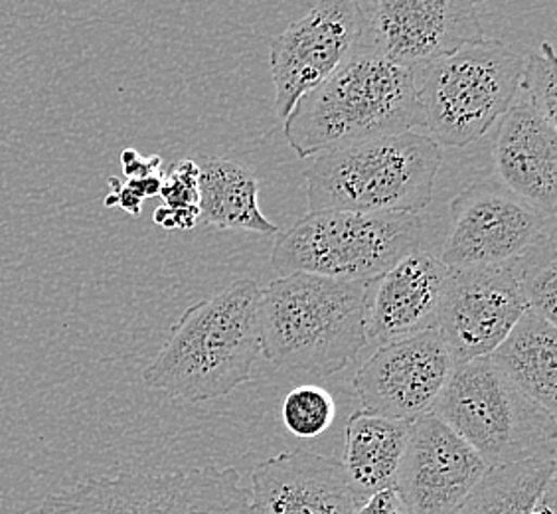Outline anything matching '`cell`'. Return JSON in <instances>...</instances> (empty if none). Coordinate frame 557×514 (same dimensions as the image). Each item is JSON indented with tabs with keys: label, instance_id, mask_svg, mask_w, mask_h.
<instances>
[{
	"label": "cell",
	"instance_id": "1",
	"mask_svg": "<svg viewBox=\"0 0 557 514\" xmlns=\"http://www.w3.org/2000/svg\"><path fill=\"white\" fill-rule=\"evenodd\" d=\"M261 285L237 279L190 305L145 372V384L193 404L230 396L261 356Z\"/></svg>",
	"mask_w": 557,
	"mask_h": 514
},
{
	"label": "cell",
	"instance_id": "2",
	"mask_svg": "<svg viewBox=\"0 0 557 514\" xmlns=\"http://www.w3.org/2000/svg\"><path fill=\"white\" fill-rule=\"evenodd\" d=\"M372 283L290 273L261 290V356L305 372L336 375L366 348V307Z\"/></svg>",
	"mask_w": 557,
	"mask_h": 514
},
{
	"label": "cell",
	"instance_id": "3",
	"mask_svg": "<svg viewBox=\"0 0 557 514\" xmlns=\"http://www.w3.org/2000/svg\"><path fill=\"white\" fill-rule=\"evenodd\" d=\"M411 68L394 64L362 42L321 86L300 97L285 119V137L299 159L358 140L418 127Z\"/></svg>",
	"mask_w": 557,
	"mask_h": 514
},
{
	"label": "cell",
	"instance_id": "4",
	"mask_svg": "<svg viewBox=\"0 0 557 514\" xmlns=\"http://www.w3.org/2000/svg\"><path fill=\"white\" fill-rule=\"evenodd\" d=\"M443 149L408 131L317 155L305 169L309 212L416 215L428 208Z\"/></svg>",
	"mask_w": 557,
	"mask_h": 514
},
{
	"label": "cell",
	"instance_id": "5",
	"mask_svg": "<svg viewBox=\"0 0 557 514\" xmlns=\"http://www.w3.org/2000/svg\"><path fill=\"white\" fill-rule=\"evenodd\" d=\"M525 56L498 40L467 44L457 52L411 68L418 127L443 147L481 139L512 108Z\"/></svg>",
	"mask_w": 557,
	"mask_h": 514
},
{
	"label": "cell",
	"instance_id": "6",
	"mask_svg": "<svg viewBox=\"0 0 557 514\" xmlns=\"http://www.w3.org/2000/svg\"><path fill=\"white\" fill-rule=\"evenodd\" d=\"M431 414L467 441L488 469L556 460V416L520 394L488 356L455 366Z\"/></svg>",
	"mask_w": 557,
	"mask_h": 514
},
{
	"label": "cell",
	"instance_id": "7",
	"mask_svg": "<svg viewBox=\"0 0 557 514\" xmlns=\"http://www.w3.org/2000/svg\"><path fill=\"white\" fill-rule=\"evenodd\" d=\"M423 222L416 215L309 212L277 236L271 266L278 278L307 273L372 283L418 252Z\"/></svg>",
	"mask_w": 557,
	"mask_h": 514
},
{
	"label": "cell",
	"instance_id": "8",
	"mask_svg": "<svg viewBox=\"0 0 557 514\" xmlns=\"http://www.w3.org/2000/svg\"><path fill=\"white\" fill-rule=\"evenodd\" d=\"M36 514H249V491L234 467L123 473L48 494Z\"/></svg>",
	"mask_w": 557,
	"mask_h": 514
},
{
	"label": "cell",
	"instance_id": "9",
	"mask_svg": "<svg viewBox=\"0 0 557 514\" xmlns=\"http://www.w3.org/2000/svg\"><path fill=\"white\" fill-rule=\"evenodd\" d=\"M552 228L556 218L510 193L493 174L467 186L450 203L441 261L447 268L508 266Z\"/></svg>",
	"mask_w": 557,
	"mask_h": 514
},
{
	"label": "cell",
	"instance_id": "10",
	"mask_svg": "<svg viewBox=\"0 0 557 514\" xmlns=\"http://www.w3.org/2000/svg\"><path fill=\"white\" fill-rule=\"evenodd\" d=\"M366 19L358 0H324L269 44L275 113L287 119L300 97L341 68L364 42Z\"/></svg>",
	"mask_w": 557,
	"mask_h": 514
},
{
	"label": "cell",
	"instance_id": "11",
	"mask_svg": "<svg viewBox=\"0 0 557 514\" xmlns=\"http://www.w3.org/2000/svg\"><path fill=\"white\" fill-rule=\"evenodd\" d=\"M455 366L440 332H419L380 344L354 376V394L366 412L416 421L433 409Z\"/></svg>",
	"mask_w": 557,
	"mask_h": 514
},
{
	"label": "cell",
	"instance_id": "12",
	"mask_svg": "<svg viewBox=\"0 0 557 514\" xmlns=\"http://www.w3.org/2000/svg\"><path fill=\"white\" fill-rule=\"evenodd\" d=\"M528 311L512 264L449 268L437 332L455 365L483 358Z\"/></svg>",
	"mask_w": 557,
	"mask_h": 514
},
{
	"label": "cell",
	"instance_id": "13",
	"mask_svg": "<svg viewBox=\"0 0 557 514\" xmlns=\"http://www.w3.org/2000/svg\"><path fill=\"white\" fill-rule=\"evenodd\" d=\"M364 42L394 64L416 68L481 42L476 7L465 0L362 2Z\"/></svg>",
	"mask_w": 557,
	"mask_h": 514
},
{
	"label": "cell",
	"instance_id": "14",
	"mask_svg": "<svg viewBox=\"0 0 557 514\" xmlns=\"http://www.w3.org/2000/svg\"><path fill=\"white\" fill-rule=\"evenodd\" d=\"M486 469L471 445L429 412L411 421L394 491L411 514H455Z\"/></svg>",
	"mask_w": 557,
	"mask_h": 514
},
{
	"label": "cell",
	"instance_id": "15",
	"mask_svg": "<svg viewBox=\"0 0 557 514\" xmlns=\"http://www.w3.org/2000/svg\"><path fill=\"white\" fill-rule=\"evenodd\" d=\"M364 499L343 461L311 451H287L251 473L249 514H358Z\"/></svg>",
	"mask_w": 557,
	"mask_h": 514
},
{
	"label": "cell",
	"instance_id": "16",
	"mask_svg": "<svg viewBox=\"0 0 557 514\" xmlns=\"http://www.w3.org/2000/svg\"><path fill=\"white\" fill-rule=\"evenodd\" d=\"M447 276L449 268L441 257L418 249L372 281L366 307L368 344L437 331Z\"/></svg>",
	"mask_w": 557,
	"mask_h": 514
},
{
	"label": "cell",
	"instance_id": "17",
	"mask_svg": "<svg viewBox=\"0 0 557 514\" xmlns=\"http://www.w3.org/2000/svg\"><path fill=\"white\" fill-rule=\"evenodd\" d=\"M494 176L540 212L557 215V127L516 96L496 123Z\"/></svg>",
	"mask_w": 557,
	"mask_h": 514
},
{
	"label": "cell",
	"instance_id": "18",
	"mask_svg": "<svg viewBox=\"0 0 557 514\" xmlns=\"http://www.w3.org/2000/svg\"><path fill=\"white\" fill-rule=\"evenodd\" d=\"M198 225L277 236V225L259 208V183L244 164L198 155Z\"/></svg>",
	"mask_w": 557,
	"mask_h": 514
},
{
	"label": "cell",
	"instance_id": "19",
	"mask_svg": "<svg viewBox=\"0 0 557 514\" xmlns=\"http://www.w3.org/2000/svg\"><path fill=\"white\" fill-rule=\"evenodd\" d=\"M556 325L525 311L488 360L520 394L556 416Z\"/></svg>",
	"mask_w": 557,
	"mask_h": 514
},
{
	"label": "cell",
	"instance_id": "20",
	"mask_svg": "<svg viewBox=\"0 0 557 514\" xmlns=\"http://www.w3.org/2000/svg\"><path fill=\"white\" fill-rule=\"evenodd\" d=\"M409 431L411 421L377 416L366 409H358L346 419L343 465L364 503L374 494L394 489Z\"/></svg>",
	"mask_w": 557,
	"mask_h": 514
},
{
	"label": "cell",
	"instance_id": "21",
	"mask_svg": "<svg viewBox=\"0 0 557 514\" xmlns=\"http://www.w3.org/2000/svg\"><path fill=\"white\" fill-rule=\"evenodd\" d=\"M554 479L556 460L491 467L455 514H528Z\"/></svg>",
	"mask_w": 557,
	"mask_h": 514
},
{
	"label": "cell",
	"instance_id": "22",
	"mask_svg": "<svg viewBox=\"0 0 557 514\" xmlns=\"http://www.w3.org/2000/svg\"><path fill=\"white\" fill-rule=\"evenodd\" d=\"M516 281L528 311L556 325L557 234L552 228L536 244L512 261Z\"/></svg>",
	"mask_w": 557,
	"mask_h": 514
},
{
	"label": "cell",
	"instance_id": "23",
	"mask_svg": "<svg viewBox=\"0 0 557 514\" xmlns=\"http://www.w3.org/2000/svg\"><path fill=\"white\" fill-rule=\"evenodd\" d=\"M281 416L293 436L311 440L333 426L336 402L322 386L305 384L290 390L283 400Z\"/></svg>",
	"mask_w": 557,
	"mask_h": 514
},
{
	"label": "cell",
	"instance_id": "24",
	"mask_svg": "<svg viewBox=\"0 0 557 514\" xmlns=\"http://www.w3.org/2000/svg\"><path fill=\"white\" fill-rule=\"evenodd\" d=\"M557 77L556 52L554 44L542 42V46L525 56L524 70L520 77L518 96L536 109L540 115L556 123L557 119Z\"/></svg>",
	"mask_w": 557,
	"mask_h": 514
},
{
	"label": "cell",
	"instance_id": "25",
	"mask_svg": "<svg viewBox=\"0 0 557 514\" xmlns=\"http://www.w3.org/2000/svg\"><path fill=\"white\" fill-rule=\"evenodd\" d=\"M162 203L171 210L198 208V164L194 159L174 162L162 176Z\"/></svg>",
	"mask_w": 557,
	"mask_h": 514
},
{
	"label": "cell",
	"instance_id": "26",
	"mask_svg": "<svg viewBox=\"0 0 557 514\" xmlns=\"http://www.w3.org/2000/svg\"><path fill=\"white\" fill-rule=\"evenodd\" d=\"M121 162H123V172L127 174L129 181H140L147 179L152 174H161V157H140L137 150L127 149L121 155Z\"/></svg>",
	"mask_w": 557,
	"mask_h": 514
},
{
	"label": "cell",
	"instance_id": "27",
	"mask_svg": "<svg viewBox=\"0 0 557 514\" xmlns=\"http://www.w3.org/2000/svg\"><path fill=\"white\" fill-rule=\"evenodd\" d=\"M358 514H411L408 506L401 503L394 489H386L382 493L370 497Z\"/></svg>",
	"mask_w": 557,
	"mask_h": 514
},
{
	"label": "cell",
	"instance_id": "28",
	"mask_svg": "<svg viewBox=\"0 0 557 514\" xmlns=\"http://www.w3.org/2000/svg\"><path fill=\"white\" fill-rule=\"evenodd\" d=\"M154 222L166 230H193L198 225V208L171 210L166 206H161L154 212Z\"/></svg>",
	"mask_w": 557,
	"mask_h": 514
},
{
	"label": "cell",
	"instance_id": "29",
	"mask_svg": "<svg viewBox=\"0 0 557 514\" xmlns=\"http://www.w3.org/2000/svg\"><path fill=\"white\" fill-rule=\"evenodd\" d=\"M556 493L557 485L556 479L549 482L546 487V491L542 493V497L537 499V503L534 504V509L528 514H556Z\"/></svg>",
	"mask_w": 557,
	"mask_h": 514
}]
</instances>
